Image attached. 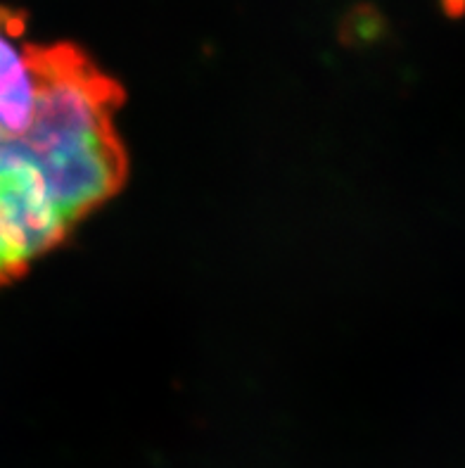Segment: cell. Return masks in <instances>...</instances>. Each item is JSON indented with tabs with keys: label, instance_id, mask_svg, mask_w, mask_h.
<instances>
[{
	"label": "cell",
	"instance_id": "obj_2",
	"mask_svg": "<svg viewBox=\"0 0 465 468\" xmlns=\"http://www.w3.org/2000/svg\"><path fill=\"white\" fill-rule=\"evenodd\" d=\"M74 226L50 200L43 178L10 136H0V288L69 240Z\"/></svg>",
	"mask_w": 465,
	"mask_h": 468
},
{
	"label": "cell",
	"instance_id": "obj_1",
	"mask_svg": "<svg viewBox=\"0 0 465 468\" xmlns=\"http://www.w3.org/2000/svg\"><path fill=\"white\" fill-rule=\"evenodd\" d=\"M34 117L15 138L43 178L50 200L74 229L124 188L129 153L117 114L124 86L77 43H31Z\"/></svg>",
	"mask_w": 465,
	"mask_h": 468
},
{
	"label": "cell",
	"instance_id": "obj_3",
	"mask_svg": "<svg viewBox=\"0 0 465 468\" xmlns=\"http://www.w3.org/2000/svg\"><path fill=\"white\" fill-rule=\"evenodd\" d=\"M24 34L26 15L0 5V136H19L34 117L36 74Z\"/></svg>",
	"mask_w": 465,
	"mask_h": 468
}]
</instances>
